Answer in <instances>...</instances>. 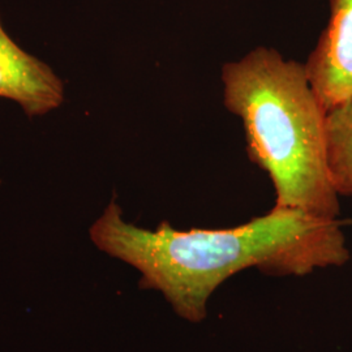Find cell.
Wrapping results in <instances>:
<instances>
[{"label":"cell","mask_w":352,"mask_h":352,"mask_svg":"<svg viewBox=\"0 0 352 352\" xmlns=\"http://www.w3.org/2000/svg\"><path fill=\"white\" fill-rule=\"evenodd\" d=\"M346 223L274 206L231 228L183 231L162 222L149 230L126 222L113 199L89 234L98 250L139 270L142 289L160 291L177 315L201 322L214 291L245 269L305 276L349 263Z\"/></svg>","instance_id":"cell-1"},{"label":"cell","mask_w":352,"mask_h":352,"mask_svg":"<svg viewBox=\"0 0 352 352\" xmlns=\"http://www.w3.org/2000/svg\"><path fill=\"white\" fill-rule=\"evenodd\" d=\"M327 153L334 188L352 197V97L327 111Z\"/></svg>","instance_id":"cell-5"},{"label":"cell","mask_w":352,"mask_h":352,"mask_svg":"<svg viewBox=\"0 0 352 352\" xmlns=\"http://www.w3.org/2000/svg\"><path fill=\"white\" fill-rule=\"evenodd\" d=\"M330 17L305 71L324 109L352 97V0H329Z\"/></svg>","instance_id":"cell-3"},{"label":"cell","mask_w":352,"mask_h":352,"mask_svg":"<svg viewBox=\"0 0 352 352\" xmlns=\"http://www.w3.org/2000/svg\"><path fill=\"white\" fill-rule=\"evenodd\" d=\"M0 100L12 101L29 118L58 110L65 100L63 80L50 65L19 46L0 17Z\"/></svg>","instance_id":"cell-4"},{"label":"cell","mask_w":352,"mask_h":352,"mask_svg":"<svg viewBox=\"0 0 352 352\" xmlns=\"http://www.w3.org/2000/svg\"><path fill=\"white\" fill-rule=\"evenodd\" d=\"M223 103L244 128L252 164L270 177L276 208L338 218L327 164V110L305 65L257 46L221 68Z\"/></svg>","instance_id":"cell-2"}]
</instances>
